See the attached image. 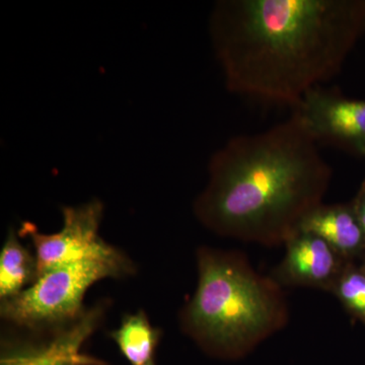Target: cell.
Wrapping results in <instances>:
<instances>
[{"instance_id": "277c9868", "label": "cell", "mask_w": 365, "mask_h": 365, "mask_svg": "<svg viewBox=\"0 0 365 365\" xmlns=\"http://www.w3.org/2000/svg\"><path fill=\"white\" fill-rule=\"evenodd\" d=\"M128 262L88 260L66 264L40 275L32 287L4 299L1 316L20 326L39 327L76 321L91 285L126 273Z\"/></svg>"}, {"instance_id": "52a82bcc", "label": "cell", "mask_w": 365, "mask_h": 365, "mask_svg": "<svg viewBox=\"0 0 365 365\" xmlns=\"http://www.w3.org/2000/svg\"><path fill=\"white\" fill-rule=\"evenodd\" d=\"M285 255L272 277L282 287L332 292L347 264L325 240L299 230L285 242Z\"/></svg>"}, {"instance_id": "4fadbf2b", "label": "cell", "mask_w": 365, "mask_h": 365, "mask_svg": "<svg viewBox=\"0 0 365 365\" xmlns=\"http://www.w3.org/2000/svg\"><path fill=\"white\" fill-rule=\"evenodd\" d=\"M352 205L355 209V212H356L360 225H361L365 235V184L362 191L360 192L359 196L355 199L354 203Z\"/></svg>"}, {"instance_id": "ba28073f", "label": "cell", "mask_w": 365, "mask_h": 365, "mask_svg": "<svg viewBox=\"0 0 365 365\" xmlns=\"http://www.w3.org/2000/svg\"><path fill=\"white\" fill-rule=\"evenodd\" d=\"M98 316L93 309L83 313L44 344L2 353L0 365H104L83 352V344L97 328Z\"/></svg>"}, {"instance_id": "3957f363", "label": "cell", "mask_w": 365, "mask_h": 365, "mask_svg": "<svg viewBox=\"0 0 365 365\" xmlns=\"http://www.w3.org/2000/svg\"><path fill=\"white\" fill-rule=\"evenodd\" d=\"M197 264L198 285L182 325L204 350L240 359L287 325L282 285L257 272L245 255L202 248Z\"/></svg>"}, {"instance_id": "7a4b0ae2", "label": "cell", "mask_w": 365, "mask_h": 365, "mask_svg": "<svg viewBox=\"0 0 365 365\" xmlns=\"http://www.w3.org/2000/svg\"><path fill=\"white\" fill-rule=\"evenodd\" d=\"M205 189L194 203L215 234L274 247L299 230L323 204L332 168L299 117L254 134L235 136L208 165Z\"/></svg>"}, {"instance_id": "9a60e30c", "label": "cell", "mask_w": 365, "mask_h": 365, "mask_svg": "<svg viewBox=\"0 0 365 365\" xmlns=\"http://www.w3.org/2000/svg\"><path fill=\"white\" fill-rule=\"evenodd\" d=\"M364 272L365 273V267H364Z\"/></svg>"}, {"instance_id": "5bb4252c", "label": "cell", "mask_w": 365, "mask_h": 365, "mask_svg": "<svg viewBox=\"0 0 365 365\" xmlns=\"http://www.w3.org/2000/svg\"><path fill=\"white\" fill-rule=\"evenodd\" d=\"M145 365H153V362L151 361V362H150V364H145Z\"/></svg>"}, {"instance_id": "8fae6325", "label": "cell", "mask_w": 365, "mask_h": 365, "mask_svg": "<svg viewBox=\"0 0 365 365\" xmlns=\"http://www.w3.org/2000/svg\"><path fill=\"white\" fill-rule=\"evenodd\" d=\"M112 337L132 365H145L153 361L158 332L143 313L126 317Z\"/></svg>"}, {"instance_id": "8992f818", "label": "cell", "mask_w": 365, "mask_h": 365, "mask_svg": "<svg viewBox=\"0 0 365 365\" xmlns=\"http://www.w3.org/2000/svg\"><path fill=\"white\" fill-rule=\"evenodd\" d=\"M292 113L317 143L365 157V101L344 98L318 86L304 96Z\"/></svg>"}, {"instance_id": "7c38bea8", "label": "cell", "mask_w": 365, "mask_h": 365, "mask_svg": "<svg viewBox=\"0 0 365 365\" xmlns=\"http://www.w3.org/2000/svg\"><path fill=\"white\" fill-rule=\"evenodd\" d=\"M343 306L365 322V273L346 266L332 292Z\"/></svg>"}, {"instance_id": "9c48e42d", "label": "cell", "mask_w": 365, "mask_h": 365, "mask_svg": "<svg viewBox=\"0 0 365 365\" xmlns=\"http://www.w3.org/2000/svg\"><path fill=\"white\" fill-rule=\"evenodd\" d=\"M299 230L325 240L345 259L365 247V235L353 205L322 204L302 220Z\"/></svg>"}, {"instance_id": "30bf717a", "label": "cell", "mask_w": 365, "mask_h": 365, "mask_svg": "<svg viewBox=\"0 0 365 365\" xmlns=\"http://www.w3.org/2000/svg\"><path fill=\"white\" fill-rule=\"evenodd\" d=\"M37 279V262L9 232L0 253V297L11 299L20 294L30 281Z\"/></svg>"}, {"instance_id": "5b68a950", "label": "cell", "mask_w": 365, "mask_h": 365, "mask_svg": "<svg viewBox=\"0 0 365 365\" xmlns=\"http://www.w3.org/2000/svg\"><path fill=\"white\" fill-rule=\"evenodd\" d=\"M103 204L98 200L62 208L63 227L53 235L41 234L31 222L21 232L32 240L37 262V278L52 269L88 260L127 262L123 255L98 235Z\"/></svg>"}, {"instance_id": "6da1fadb", "label": "cell", "mask_w": 365, "mask_h": 365, "mask_svg": "<svg viewBox=\"0 0 365 365\" xmlns=\"http://www.w3.org/2000/svg\"><path fill=\"white\" fill-rule=\"evenodd\" d=\"M365 29V2L222 0L210 35L230 93L294 109L338 73Z\"/></svg>"}]
</instances>
